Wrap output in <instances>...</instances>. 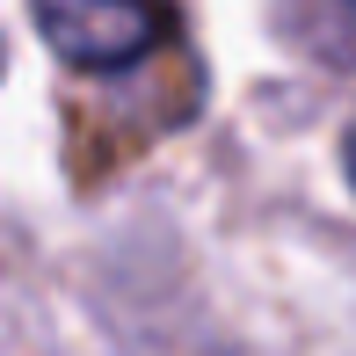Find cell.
I'll return each instance as SVG.
<instances>
[{
  "mask_svg": "<svg viewBox=\"0 0 356 356\" xmlns=\"http://www.w3.org/2000/svg\"><path fill=\"white\" fill-rule=\"evenodd\" d=\"M342 175H349V189H356V131L342 138Z\"/></svg>",
  "mask_w": 356,
  "mask_h": 356,
  "instance_id": "3957f363",
  "label": "cell"
},
{
  "mask_svg": "<svg viewBox=\"0 0 356 356\" xmlns=\"http://www.w3.org/2000/svg\"><path fill=\"white\" fill-rule=\"evenodd\" d=\"M313 15H334L342 22V58H356V0H305Z\"/></svg>",
  "mask_w": 356,
  "mask_h": 356,
  "instance_id": "7a4b0ae2",
  "label": "cell"
},
{
  "mask_svg": "<svg viewBox=\"0 0 356 356\" xmlns=\"http://www.w3.org/2000/svg\"><path fill=\"white\" fill-rule=\"evenodd\" d=\"M29 15L73 73H124L153 58L175 29L168 0H29Z\"/></svg>",
  "mask_w": 356,
  "mask_h": 356,
  "instance_id": "6da1fadb",
  "label": "cell"
}]
</instances>
